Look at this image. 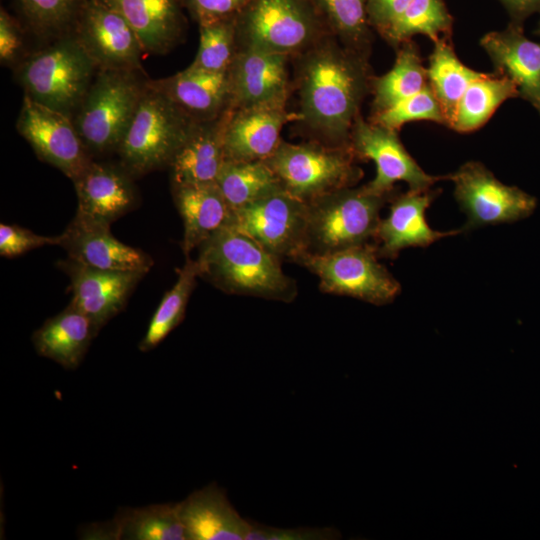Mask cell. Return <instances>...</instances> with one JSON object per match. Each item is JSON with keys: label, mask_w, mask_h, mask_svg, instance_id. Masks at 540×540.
I'll list each match as a JSON object with an SVG mask.
<instances>
[{"label": "cell", "mask_w": 540, "mask_h": 540, "mask_svg": "<svg viewBox=\"0 0 540 540\" xmlns=\"http://www.w3.org/2000/svg\"><path fill=\"white\" fill-rule=\"evenodd\" d=\"M519 97L514 82L504 75L483 73L473 80L460 98L449 128L469 133L483 126L510 98Z\"/></svg>", "instance_id": "30"}, {"label": "cell", "mask_w": 540, "mask_h": 540, "mask_svg": "<svg viewBox=\"0 0 540 540\" xmlns=\"http://www.w3.org/2000/svg\"><path fill=\"white\" fill-rule=\"evenodd\" d=\"M453 17L443 0H411L401 15L380 34L398 48L415 35H425L433 42L451 37Z\"/></svg>", "instance_id": "33"}, {"label": "cell", "mask_w": 540, "mask_h": 540, "mask_svg": "<svg viewBox=\"0 0 540 540\" xmlns=\"http://www.w3.org/2000/svg\"><path fill=\"white\" fill-rule=\"evenodd\" d=\"M395 193L380 194L366 184L341 188L310 200L303 253L326 254L368 243L375 237L382 207Z\"/></svg>", "instance_id": "4"}, {"label": "cell", "mask_w": 540, "mask_h": 540, "mask_svg": "<svg viewBox=\"0 0 540 540\" xmlns=\"http://www.w3.org/2000/svg\"><path fill=\"white\" fill-rule=\"evenodd\" d=\"M480 45L489 55L494 72L511 79L519 97L540 116V43L528 39L523 26L509 23L502 31L485 34Z\"/></svg>", "instance_id": "22"}, {"label": "cell", "mask_w": 540, "mask_h": 540, "mask_svg": "<svg viewBox=\"0 0 540 540\" xmlns=\"http://www.w3.org/2000/svg\"><path fill=\"white\" fill-rule=\"evenodd\" d=\"M307 202L283 187L231 211L228 227L248 236L277 258L304 251Z\"/></svg>", "instance_id": "10"}, {"label": "cell", "mask_w": 540, "mask_h": 540, "mask_svg": "<svg viewBox=\"0 0 540 540\" xmlns=\"http://www.w3.org/2000/svg\"><path fill=\"white\" fill-rule=\"evenodd\" d=\"M375 245L365 243L326 254L302 253L293 261L318 276L325 293L384 305L400 293V283L378 261Z\"/></svg>", "instance_id": "9"}, {"label": "cell", "mask_w": 540, "mask_h": 540, "mask_svg": "<svg viewBox=\"0 0 540 540\" xmlns=\"http://www.w3.org/2000/svg\"><path fill=\"white\" fill-rule=\"evenodd\" d=\"M177 508L186 540H246L250 522L215 483L192 492Z\"/></svg>", "instance_id": "23"}, {"label": "cell", "mask_w": 540, "mask_h": 540, "mask_svg": "<svg viewBox=\"0 0 540 540\" xmlns=\"http://www.w3.org/2000/svg\"><path fill=\"white\" fill-rule=\"evenodd\" d=\"M59 267L71 281L70 304L85 314L98 332L124 308L132 290L145 275L100 270L70 259L59 261Z\"/></svg>", "instance_id": "18"}, {"label": "cell", "mask_w": 540, "mask_h": 540, "mask_svg": "<svg viewBox=\"0 0 540 540\" xmlns=\"http://www.w3.org/2000/svg\"><path fill=\"white\" fill-rule=\"evenodd\" d=\"M290 60L282 54L238 49L228 70L232 109L286 107L292 89Z\"/></svg>", "instance_id": "15"}, {"label": "cell", "mask_w": 540, "mask_h": 540, "mask_svg": "<svg viewBox=\"0 0 540 540\" xmlns=\"http://www.w3.org/2000/svg\"><path fill=\"white\" fill-rule=\"evenodd\" d=\"M216 185L231 211L283 187L266 161L234 160L224 161Z\"/></svg>", "instance_id": "32"}, {"label": "cell", "mask_w": 540, "mask_h": 540, "mask_svg": "<svg viewBox=\"0 0 540 540\" xmlns=\"http://www.w3.org/2000/svg\"><path fill=\"white\" fill-rule=\"evenodd\" d=\"M89 539L186 540L177 503L120 508L115 518L90 529Z\"/></svg>", "instance_id": "28"}, {"label": "cell", "mask_w": 540, "mask_h": 540, "mask_svg": "<svg viewBox=\"0 0 540 540\" xmlns=\"http://www.w3.org/2000/svg\"><path fill=\"white\" fill-rule=\"evenodd\" d=\"M60 235L49 237L33 233L17 225H0V254L13 258L46 245H60Z\"/></svg>", "instance_id": "39"}, {"label": "cell", "mask_w": 540, "mask_h": 540, "mask_svg": "<svg viewBox=\"0 0 540 540\" xmlns=\"http://www.w3.org/2000/svg\"><path fill=\"white\" fill-rule=\"evenodd\" d=\"M98 68L71 33L25 57L16 78L26 96L71 118Z\"/></svg>", "instance_id": "5"}, {"label": "cell", "mask_w": 540, "mask_h": 540, "mask_svg": "<svg viewBox=\"0 0 540 540\" xmlns=\"http://www.w3.org/2000/svg\"><path fill=\"white\" fill-rule=\"evenodd\" d=\"M297 119L286 107L232 109L225 126V160L266 161L282 141L283 126Z\"/></svg>", "instance_id": "20"}, {"label": "cell", "mask_w": 540, "mask_h": 540, "mask_svg": "<svg viewBox=\"0 0 540 540\" xmlns=\"http://www.w3.org/2000/svg\"><path fill=\"white\" fill-rule=\"evenodd\" d=\"M138 70H98L73 116L90 154L116 152L147 88Z\"/></svg>", "instance_id": "6"}, {"label": "cell", "mask_w": 540, "mask_h": 540, "mask_svg": "<svg viewBox=\"0 0 540 540\" xmlns=\"http://www.w3.org/2000/svg\"><path fill=\"white\" fill-rule=\"evenodd\" d=\"M24 50L23 34L16 21L3 9L0 13V60L5 66L18 65Z\"/></svg>", "instance_id": "42"}, {"label": "cell", "mask_w": 540, "mask_h": 540, "mask_svg": "<svg viewBox=\"0 0 540 540\" xmlns=\"http://www.w3.org/2000/svg\"><path fill=\"white\" fill-rule=\"evenodd\" d=\"M438 189H409L395 193L390 200V211L381 219L374 239L379 257L393 259L400 251L410 247H428L460 230L437 231L426 220V210L439 195Z\"/></svg>", "instance_id": "16"}, {"label": "cell", "mask_w": 540, "mask_h": 540, "mask_svg": "<svg viewBox=\"0 0 540 540\" xmlns=\"http://www.w3.org/2000/svg\"><path fill=\"white\" fill-rule=\"evenodd\" d=\"M331 33L347 48L370 55L372 27L368 0H315Z\"/></svg>", "instance_id": "35"}, {"label": "cell", "mask_w": 540, "mask_h": 540, "mask_svg": "<svg viewBox=\"0 0 540 540\" xmlns=\"http://www.w3.org/2000/svg\"><path fill=\"white\" fill-rule=\"evenodd\" d=\"M350 147L357 159L374 161L376 176L367 186L380 194L393 193L398 181L406 182L409 189L423 190L447 179V175L426 173L403 146L398 131L366 121L361 114L353 124Z\"/></svg>", "instance_id": "14"}, {"label": "cell", "mask_w": 540, "mask_h": 540, "mask_svg": "<svg viewBox=\"0 0 540 540\" xmlns=\"http://www.w3.org/2000/svg\"><path fill=\"white\" fill-rule=\"evenodd\" d=\"M197 23L233 18L249 0H181Z\"/></svg>", "instance_id": "41"}, {"label": "cell", "mask_w": 540, "mask_h": 540, "mask_svg": "<svg viewBox=\"0 0 540 540\" xmlns=\"http://www.w3.org/2000/svg\"><path fill=\"white\" fill-rule=\"evenodd\" d=\"M335 536L328 528H276L250 522L246 540H327Z\"/></svg>", "instance_id": "40"}, {"label": "cell", "mask_w": 540, "mask_h": 540, "mask_svg": "<svg viewBox=\"0 0 540 540\" xmlns=\"http://www.w3.org/2000/svg\"><path fill=\"white\" fill-rule=\"evenodd\" d=\"M235 22L238 49L291 58L332 34L315 0H249Z\"/></svg>", "instance_id": "3"}, {"label": "cell", "mask_w": 540, "mask_h": 540, "mask_svg": "<svg viewBox=\"0 0 540 540\" xmlns=\"http://www.w3.org/2000/svg\"><path fill=\"white\" fill-rule=\"evenodd\" d=\"M510 16V23L523 26L535 13L540 14V0H499Z\"/></svg>", "instance_id": "44"}, {"label": "cell", "mask_w": 540, "mask_h": 540, "mask_svg": "<svg viewBox=\"0 0 540 540\" xmlns=\"http://www.w3.org/2000/svg\"><path fill=\"white\" fill-rule=\"evenodd\" d=\"M417 120L433 121L446 125L441 106L428 85L419 93L400 101L381 112L371 114L369 121L399 131L408 122Z\"/></svg>", "instance_id": "38"}, {"label": "cell", "mask_w": 540, "mask_h": 540, "mask_svg": "<svg viewBox=\"0 0 540 540\" xmlns=\"http://www.w3.org/2000/svg\"><path fill=\"white\" fill-rule=\"evenodd\" d=\"M537 34L540 35V20H539V23H538Z\"/></svg>", "instance_id": "45"}, {"label": "cell", "mask_w": 540, "mask_h": 540, "mask_svg": "<svg viewBox=\"0 0 540 540\" xmlns=\"http://www.w3.org/2000/svg\"><path fill=\"white\" fill-rule=\"evenodd\" d=\"M199 248V277L221 290L286 302L294 298L295 284L280 259L248 236L226 226Z\"/></svg>", "instance_id": "2"}, {"label": "cell", "mask_w": 540, "mask_h": 540, "mask_svg": "<svg viewBox=\"0 0 540 540\" xmlns=\"http://www.w3.org/2000/svg\"><path fill=\"white\" fill-rule=\"evenodd\" d=\"M192 123L149 79L137 111L116 150L119 165L132 177L169 167Z\"/></svg>", "instance_id": "7"}, {"label": "cell", "mask_w": 540, "mask_h": 540, "mask_svg": "<svg viewBox=\"0 0 540 540\" xmlns=\"http://www.w3.org/2000/svg\"><path fill=\"white\" fill-rule=\"evenodd\" d=\"M97 334L90 319L69 304L33 333L32 343L40 356L73 370L81 364Z\"/></svg>", "instance_id": "27"}, {"label": "cell", "mask_w": 540, "mask_h": 540, "mask_svg": "<svg viewBox=\"0 0 540 540\" xmlns=\"http://www.w3.org/2000/svg\"><path fill=\"white\" fill-rule=\"evenodd\" d=\"M60 245L68 259L88 267L119 272L146 274L153 265L152 258L142 250L117 240L109 226L73 219L60 235Z\"/></svg>", "instance_id": "19"}, {"label": "cell", "mask_w": 540, "mask_h": 540, "mask_svg": "<svg viewBox=\"0 0 540 540\" xmlns=\"http://www.w3.org/2000/svg\"><path fill=\"white\" fill-rule=\"evenodd\" d=\"M229 112L214 120L192 123L169 165L172 185L216 183L225 161L224 134Z\"/></svg>", "instance_id": "24"}, {"label": "cell", "mask_w": 540, "mask_h": 540, "mask_svg": "<svg viewBox=\"0 0 540 540\" xmlns=\"http://www.w3.org/2000/svg\"><path fill=\"white\" fill-rule=\"evenodd\" d=\"M235 18H228L199 25V47L193 68L227 72L237 54Z\"/></svg>", "instance_id": "36"}, {"label": "cell", "mask_w": 540, "mask_h": 540, "mask_svg": "<svg viewBox=\"0 0 540 540\" xmlns=\"http://www.w3.org/2000/svg\"><path fill=\"white\" fill-rule=\"evenodd\" d=\"M16 128L40 160L56 167L72 181L93 160L71 117L26 95Z\"/></svg>", "instance_id": "13"}, {"label": "cell", "mask_w": 540, "mask_h": 540, "mask_svg": "<svg viewBox=\"0 0 540 540\" xmlns=\"http://www.w3.org/2000/svg\"><path fill=\"white\" fill-rule=\"evenodd\" d=\"M192 122L217 119L232 110L229 73L188 66L166 78L151 80Z\"/></svg>", "instance_id": "21"}, {"label": "cell", "mask_w": 540, "mask_h": 540, "mask_svg": "<svg viewBox=\"0 0 540 540\" xmlns=\"http://www.w3.org/2000/svg\"><path fill=\"white\" fill-rule=\"evenodd\" d=\"M396 49L393 67L373 78L371 114L386 110L428 86L427 68L423 66L417 44L409 40Z\"/></svg>", "instance_id": "29"}, {"label": "cell", "mask_w": 540, "mask_h": 540, "mask_svg": "<svg viewBox=\"0 0 540 540\" xmlns=\"http://www.w3.org/2000/svg\"><path fill=\"white\" fill-rule=\"evenodd\" d=\"M98 70L144 71L145 52L130 24L101 0H83L70 32Z\"/></svg>", "instance_id": "12"}, {"label": "cell", "mask_w": 540, "mask_h": 540, "mask_svg": "<svg viewBox=\"0 0 540 540\" xmlns=\"http://www.w3.org/2000/svg\"><path fill=\"white\" fill-rule=\"evenodd\" d=\"M173 287L165 293L154 312L147 331L139 343V350L148 352L157 347L183 320L186 306L199 277L196 260L187 259L179 269Z\"/></svg>", "instance_id": "34"}, {"label": "cell", "mask_w": 540, "mask_h": 540, "mask_svg": "<svg viewBox=\"0 0 540 540\" xmlns=\"http://www.w3.org/2000/svg\"><path fill=\"white\" fill-rule=\"evenodd\" d=\"M101 1L130 24L145 54H165L181 41L185 30L181 0Z\"/></svg>", "instance_id": "25"}, {"label": "cell", "mask_w": 540, "mask_h": 540, "mask_svg": "<svg viewBox=\"0 0 540 540\" xmlns=\"http://www.w3.org/2000/svg\"><path fill=\"white\" fill-rule=\"evenodd\" d=\"M33 31L40 37L70 32L83 0H18Z\"/></svg>", "instance_id": "37"}, {"label": "cell", "mask_w": 540, "mask_h": 540, "mask_svg": "<svg viewBox=\"0 0 540 540\" xmlns=\"http://www.w3.org/2000/svg\"><path fill=\"white\" fill-rule=\"evenodd\" d=\"M292 60L297 121L315 141L350 146L353 124L372 91L369 55L347 48L330 34Z\"/></svg>", "instance_id": "1"}, {"label": "cell", "mask_w": 540, "mask_h": 540, "mask_svg": "<svg viewBox=\"0 0 540 540\" xmlns=\"http://www.w3.org/2000/svg\"><path fill=\"white\" fill-rule=\"evenodd\" d=\"M356 160L350 146H331L315 140L292 144L282 140L266 162L286 191L309 202L354 186L363 176Z\"/></svg>", "instance_id": "8"}, {"label": "cell", "mask_w": 540, "mask_h": 540, "mask_svg": "<svg viewBox=\"0 0 540 540\" xmlns=\"http://www.w3.org/2000/svg\"><path fill=\"white\" fill-rule=\"evenodd\" d=\"M172 190L183 220L182 250L188 258L193 249L228 225L231 209L216 183L172 185Z\"/></svg>", "instance_id": "26"}, {"label": "cell", "mask_w": 540, "mask_h": 540, "mask_svg": "<svg viewBox=\"0 0 540 540\" xmlns=\"http://www.w3.org/2000/svg\"><path fill=\"white\" fill-rule=\"evenodd\" d=\"M410 2L411 0H368L367 14L371 27L382 34Z\"/></svg>", "instance_id": "43"}, {"label": "cell", "mask_w": 540, "mask_h": 540, "mask_svg": "<svg viewBox=\"0 0 540 540\" xmlns=\"http://www.w3.org/2000/svg\"><path fill=\"white\" fill-rule=\"evenodd\" d=\"M132 178L120 165L92 160L73 181L78 197L74 218L110 227L136 205L137 194Z\"/></svg>", "instance_id": "17"}, {"label": "cell", "mask_w": 540, "mask_h": 540, "mask_svg": "<svg viewBox=\"0 0 540 540\" xmlns=\"http://www.w3.org/2000/svg\"><path fill=\"white\" fill-rule=\"evenodd\" d=\"M482 74L460 61L451 37H442L434 42L427 67L428 85L441 106L447 127L451 124L463 93Z\"/></svg>", "instance_id": "31"}, {"label": "cell", "mask_w": 540, "mask_h": 540, "mask_svg": "<svg viewBox=\"0 0 540 540\" xmlns=\"http://www.w3.org/2000/svg\"><path fill=\"white\" fill-rule=\"evenodd\" d=\"M447 179L454 183L455 199L467 217L461 231L515 222L536 208L533 196L505 185L481 162H466Z\"/></svg>", "instance_id": "11"}]
</instances>
